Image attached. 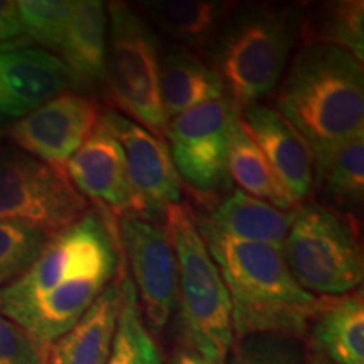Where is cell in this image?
Listing matches in <instances>:
<instances>
[{
	"instance_id": "6da1fadb",
	"label": "cell",
	"mask_w": 364,
	"mask_h": 364,
	"mask_svg": "<svg viewBox=\"0 0 364 364\" xmlns=\"http://www.w3.org/2000/svg\"><path fill=\"white\" fill-rule=\"evenodd\" d=\"M112 218L90 209L49 236L33 265L0 287V314L41 349L66 334L122 272V247Z\"/></svg>"
},
{
	"instance_id": "7a4b0ae2",
	"label": "cell",
	"mask_w": 364,
	"mask_h": 364,
	"mask_svg": "<svg viewBox=\"0 0 364 364\" xmlns=\"http://www.w3.org/2000/svg\"><path fill=\"white\" fill-rule=\"evenodd\" d=\"M196 225L230 295L235 339L272 334L304 341L324 297L294 280L282 250L231 238L206 216L196 215Z\"/></svg>"
},
{
	"instance_id": "3957f363",
	"label": "cell",
	"mask_w": 364,
	"mask_h": 364,
	"mask_svg": "<svg viewBox=\"0 0 364 364\" xmlns=\"http://www.w3.org/2000/svg\"><path fill=\"white\" fill-rule=\"evenodd\" d=\"M275 108L307 144L364 132L363 63L327 44H302L275 95Z\"/></svg>"
},
{
	"instance_id": "277c9868",
	"label": "cell",
	"mask_w": 364,
	"mask_h": 364,
	"mask_svg": "<svg viewBox=\"0 0 364 364\" xmlns=\"http://www.w3.org/2000/svg\"><path fill=\"white\" fill-rule=\"evenodd\" d=\"M164 218L176 257L182 346L225 363L235 343V332L230 295L220 268L188 203L171 206Z\"/></svg>"
},
{
	"instance_id": "5b68a950",
	"label": "cell",
	"mask_w": 364,
	"mask_h": 364,
	"mask_svg": "<svg viewBox=\"0 0 364 364\" xmlns=\"http://www.w3.org/2000/svg\"><path fill=\"white\" fill-rule=\"evenodd\" d=\"M297 9H235L213 46L211 56L236 108L258 103L275 88L299 38Z\"/></svg>"
},
{
	"instance_id": "8992f818",
	"label": "cell",
	"mask_w": 364,
	"mask_h": 364,
	"mask_svg": "<svg viewBox=\"0 0 364 364\" xmlns=\"http://www.w3.org/2000/svg\"><path fill=\"white\" fill-rule=\"evenodd\" d=\"M294 280L318 297L351 294L363 284L364 262L353 218L321 204H302L282 248Z\"/></svg>"
},
{
	"instance_id": "52a82bcc",
	"label": "cell",
	"mask_w": 364,
	"mask_h": 364,
	"mask_svg": "<svg viewBox=\"0 0 364 364\" xmlns=\"http://www.w3.org/2000/svg\"><path fill=\"white\" fill-rule=\"evenodd\" d=\"M108 36L105 81L108 98L130 120L166 142L167 120L159 93L157 36L147 21L125 2L107 7ZM167 144V142H166Z\"/></svg>"
},
{
	"instance_id": "ba28073f",
	"label": "cell",
	"mask_w": 364,
	"mask_h": 364,
	"mask_svg": "<svg viewBox=\"0 0 364 364\" xmlns=\"http://www.w3.org/2000/svg\"><path fill=\"white\" fill-rule=\"evenodd\" d=\"M90 203L66 172L22 152H0V220L29 225L53 236L80 221Z\"/></svg>"
},
{
	"instance_id": "9c48e42d",
	"label": "cell",
	"mask_w": 364,
	"mask_h": 364,
	"mask_svg": "<svg viewBox=\"0 0 364 364\" xmlns=\"http://www.w3.org/2000/svg\"><path fill=\"white\" fill-rule=\"evenodd\" d=\"M235 115L231 100L221 98L198 105L167 124L172 162L179 179L194 193H215L228 186V145Z\"/></svg>"
},
{
	"instance_id": "30bf717a",
	"label": "cell",
	"mask_w": 364,
	"mask_h": 364,
	"mask_svg": "<svg viewBox=\"0 0 364 364\" xmlns=\"http://www.w3.org/2000/svg\"><path fill=\"white\" fill-rule=\"evenodd\" d=\"M120 247L145 326L162 332L177 309V267L166 226L134 213L122 216Z\"/></svg>"
},
{
	"instance_id": "8fae6325",
	"label": "cell",
	"mask_w": 364,
	"mask_h": 364,
	"mask_svg": "<svg viewBox=\"0 0 364 364\" xmlns=\"http://www.w3.org/2000/svg\"><path fill=\"white\" fill-rule=\"evenodd\" d=\"M100 120L124 150L127 179L134 194V215L154 220L179 204L181 179L169 145L115 110L103 112Z\"/></svg>"
},
{
	"instance_id": "7c38bea8",
	"label": "cell",
	"mask_w": 364,
	"mask_h": 364,
	"mask_svg": "<svg viewBox=\"0 0 364 364\" xmlns=\"http://www.w3.org/2000/svg\"><path fill=\"white\" fill-rule=\"evenodd\" d=\"M102 107L85 95L66 91L21 118L11 139L22 152L65 172L70 159L97 129Z\"/></svg>"
},
{
	"instance_id": "4fadbf2b",
	"label": "cell",
	"mask_w": 364,
	"mask_h": 364,
	"mask_svg": "<svg viewBox=\"0 0 364 364\" xmlns=\"http://www.w3.org/2000/svg\"><path fill=\"white\" fill-rule=\"evenodd\" d=\"M236 113L295 206L306 204L314 191L312 150L307 140L272 107L253 103L236 108Z\"/></svg>"
},
{
	"instance_id": "5bb4252c",
	"label": "cell",
	"mask_w": 364,
	"mask_h": 364,
	"mask_svg": "<svg viewBox=\"0 0 364 364\" xmlns=\"http://www.w3.org/2000/svg\"><path fill=\"white\" fill-rule=\"evenodd\" d=\"M65 172L76 191L103 215L115 220L134 213L124 150L102 120L68 161Z\"/></svg>"
},
{
	"instance_id": "9a60e30c",
	"label": "cell",
	"mask_w": 364,
	"mask_h": 364,
	"mask_svg": "<svg viewBox=\"0 0 364 364\" xmlns=\"http://www.w3.org/2000/svg\"><path fill=\"white\" fill-rule=\"evenodd\" d=\"M75 83L63 59L44 49L0 53V115L24 118Z\"/></svg>"
},
{
	"instance_id": "2e32d148",
	"label": "cell",
	"mask_w": 364,
	"mask_h": 364,
	"mask_svg": "<svg viewBox=\"0 0 364 364\" xmlns=\"http://www.w3.org/2000/svg\"><path fill=\"white\" fill-rule=\"evenodd\" d=\"M159 93L167 124L198 105L226 98L220 73L201 54L169 44L159 56Z\"/></svg>"
},
{
	"instance_id": "e0dca14e",
	"label": "cell",
	"mask_w": 364,
	"mask_h": 364,
	"mask_svg": "<svg viewBox=\"0 0 364 364\" xmlns=\"http://www.w3.org/2000/svg\"><path fill=\"white\" fill-rule=\"evenodd\" d=\"M122 275L124 268L80 321L46 349L44 364L108 363L122 304Z\"/></svg>"
},
{
	"instance_id": "ac0fdd59",
	"label": "cell",
	"mask_w": 364,
	"mask_h": 364,
	"mask_svg": "<svg viewBox=\"0 0 364 364\" xmlns=\"http://www.w3.org/2000/svg\"><path fill=\"white\" fill-rule=\"evenodd\" d=\"M309 351L332 364H364V300L361 290L324 297L307 331Z\"/></svg>"
},
{
	"instance_id": "d6986e66",
	"label": "cell",
	"mask_w": 364,
	"mask_h": 364,
	"mask_svg": "<svg viewBox=\"0 0 364 364\" xmlns=\"http://www.w3.org/2000/svg\"><path fill=\"white\" fill-rule=\"evenodd\" d=\"M142 6L162 33L199 54L211 53L236 9L233 2L213 0H157Z\"/></svg>"
},
{
	"instance_id": "ffe728a7",
	"label": "cell",
	"mask_w": 364,
	"mask_h": 364,
	"mask_svg": "<svg viewBox=\"0 0 364 364\" xmlns=\"http://www.w3.org/2000/svg\"><path fill=\"white\" fill-rule=\"evenodd\" d=\"M107 36L108 16L105 4L100 0H76L59 53L78 85H103Z\"/></svg>"
},
{
	"instance_id": "44dd1931",
	"label": "cell",
	"mask_w": 364,
	"mask_h": 364,
	"mask_svg": "<svg viewBox=\"0 0 364 364\" xmlns=\"http://www.w3.org/2000/svg\"><path fill=\"white\" fill-rule=\"evenodd\" d=\"M314 188L344 209H358L364 199V132L336 144L312 145Z\"/></svg>"
},
{
	"instance_id": "7402d4cb",
	"label": "cell",
	"mask_w": 364,
	"mask_h": 364,
	"mask_svg": "<svg viewBox=\"0 0 364 364\" xmlns=\"http://www.w3.org/2000/svg\"><path fill=\"white\" fill-rule=\"evenodd\" d=\"M295 211L297 209L284 211L238 189L223 199L206 220L221 233L235 240L253 241L282 250L295 220Z\"/></svg>"
},
{
	"instance_id": "603a6c76",
	"label": "cell",
	"mask_w": 364,
	"mask_h": 364,
	"mask_svg": "<svg viewBox=\"0 0 364 364\" xmlns=\"http://www.w3.org/2000/svg\"><path fill=\"white\" fill-rule=\"evenodd\" d=\"M228 176L240 186V191L255 199H260L284 211L297 209L290 196L285 193L284 186L273 174L270 164L267 162L262 150L243 130L238 120V113L235 115L230 132Z\"/></svg>"
},
{
	"instance_id": "cb8c5ba5",
	"label": "cell",
	"mask_w": 364,
	"mask_h": 364,
	"mask_svg": "<svg viewBox=\"0 0 364 364\" xmlns=\"http://www.w3.org/2000/svg\"><path fill=\"white\" fill-rule=\"evenodd\" d=\"M304 44H327L364 59V4L363 0H339L318 6L306 21L300 17Z\"/></svg>"
},
{
	"instance_id": "d4e9b609",
	"label": "cell",
	"mask_w": 364,
	"mask_h": 364,
	"mask_svg": "<svg viewBox=\"0 0 364 364\" xmlns=\"http://www.w3.org/2000/svg\"><path fill=\"white\" fill-rule=\"evenodd\" d=\"M107 364H162L161 353L145 326L130 275H122V304Z\"/></svg>"
},
{
	"instance_id": "484cf974",
	"label": "cell",
	"mask_w": 364,
	"mask_h": 364,
	"mask_svg": "<svg viewBox=\"0 0 364 364\" xmlns=\"http://www.w3.org/2000/svg\"><path fill=\"white\" fill-rule=\"evenodd\" d=\"M48 238L34 226L0 220V287L19 279L33 265Z\"/></svg>"
},
{
	"instance_id": "4316f807",
	"label": "cell",
	"mask_w": 364,
	"mask_h": 364,
	"mask_svg": "<svg viewBox=\"0 0 364 364\" xmlns=\"http://www.w3.org/2000/svg\"><path fill=\"white\" fill-rule=\"evenodd\" d=\"M75 2L70 0H21L17 2L24 33L34 43L59 51L66 36Z\"/></svg>"
},
{
	"instance_id": "83f0119b",
	"label": "cell",
	"mask_w": 364,
	"mask_h": 364,
	"mask_svg": "<svg viewBox=\"0 0 364 364\" xmlns=\"http://www.w3.org/2000/svg\"><path fill=\"white\" fill-rule=\"evenodd\" d=\"M230 364H304L302 339L289 336L252 334L235 339Z\"/></svg>"
},
{
	"instance_id": "f1b7e54d",
	"label": "cell",
	"mask_w": 364,
	"mask_h": 364,
	"mask_svg": "<svg viewBox=\"0 0 364 364\" xmlns=\"http://www.w3.org/2000/svg\"><path fill=\"white\" fill-rule=\"evenodd\" d=\"M44 354L22 327L0 314V364H44Z\"/></svg>"
},
{
	"instance_id": "f546056e",
	"label": "cell",
	"mask_w": 364,
	"mask_h": 364,
	"mask_svg": "<svg viewBox=\"0 0 364 364\" xmlns=\"http://www.w3.org/2000/svg\"><path fill=\"white\" fill-rule=\"evenodd\" d=\"M24 34L21 24L17 2L12 0H0V43L11 41Z\"/></svg>"
},
{
	"instance_id": "4dcf8cb0",
	"label": "cell",
	"mask_w": 364,
	"mask_h": 364,
	"mask_svg": "<svg viewBox=\"0 0 364 364\" xmlns=\"http://www.w3.org/2000/svg\"><path fill=\"white\" fill-rule=\"evenodd\" d=\"M167 364H225V363L204 356V354L194 351V349L191 348H186V346H181L179 349H176Z\"/></svg>"
},
{
	"instance_id": "1f68e13d",
	"label": "cell",
	"mask_w": 364,
	"mask_h": 364,
	"mask_svg": "<svg viewBox=\"0 0 364 364\" xmlns=\"http://www.w3.org/2000/svg\"><path fill=\"white\" fill-rule=\"evenodd\" d=\"M304 364H332L331 361H327L326 358L318 356V354L307 351L306 353V359H304Z\"/></svg>"
}]
</instances>
